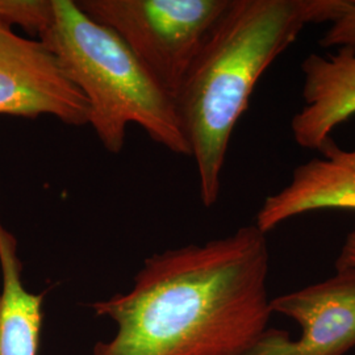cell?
<instances>
[{"label":"cell","mask_w":355,"mask_h":355,"mask_svg":"<svg viewBox=\"0 0 355 355\" xmlns=\"http://www.w3.org/2000/svg\"><path fill=\"white\" fill-rule=\"evenodd\" d=\"M266 234H232L146 258L133 287L91 304L117 330L94 355H245L267 330Z\"/></svg>","instance_id":"6da1fadb"},{"label":"cell","mask_w":355,"mask_h":355,"mask_svg":"<svg viewBox=\"0 0 355 355\" xmlns=\"http://www.w3.org/2000/svg\"><path fill=\"white\" fill-rule=\"evenodd\" d=\"M347 0H232L175 96L205 208L220 198L234 128L267 69L312 24L331 23Z\"/></svg>","instance_id":"7a4b0ae2"},{"label":"cell","mask_w":355,"mask_h":355,"mask_svg":"<svg viewBox=\"0 0 355 355\" xmlns=\"http://www.w3.org/2000/svg\"><path fill=\"white\" fill-rule=\"evenodd\" d=\"M38 37L85 96L89 125L103 148L123 152L129 124L177 155L191 157L175 99L161 87L114 32L83 12L76 0H51Z\"/></svg>","instance_id":"3957f363"},{"label":"cell","mask_w":355,"mask_h":355,"mask_svg":"<svg viewBox=\"0 0 355 355\" xmlns=\"http://www.w3.org/2000/svg\"><path fill=\"white\" fill-rule=\"evenodd\" d=\"M232 0H76L110 28L174 99L192 61Z\"/></svg>","instance_id":"277c9868"},{"label":"cell","mask_w":355,"mask_h":355,"mask_svg":"<svg viewBox=\"0 0 355 355\" xmlns=\"http://www.w3.org/2000/svg\"><path fill=\"white\" fill-rule=\"evenodd\" d=\"M272 313L295 320L302 334L268 329L245 355H343L355 347V267H336L318 283L270 300Z\"/></svg>","instance_id":"5b68a950"},{"label":"cell","mask_w":355,"mask_h":355,"mask_svg":"<svg viewBox=\"0 0 355 355\" xmlns=\"http://www.w3.org/2000/svg\"><path fill=\"white\" fill-rule=\"evenodd\" d=\"M0 114L51 116L66 125L89 123L82 92L40 38L21 37L0 16Z\"/></svg>","instance_id":"8992f818"},{"label":"cell","mask_w":355,"mask_h":355,"mask_svg":"<svg viewBox=\"0 0 355 355\" xmlns=\"http://www.w3.org/2000/svg\"><path fill=\"white\" fill-rule=\"evenodd\" d=\"M318 153L296 166L290 182L263 200L254 223L261 232L267 234L311 212L355 211V148L343 149L330 139Z\"/></svg>","instance_id":"52a82bcc"},{"label":"cell","mask_w":355,"mask_h":355,"mask_svg":"<svg viewBox=\"0 0 355 355\" xmlns=\"http://www.w3.org/2000/svg\"><path fill=\"white\" fill-rule=\"evenodd\" d=\"M304 105L292 116L296 145L320 150L336 128L355 114V49L312 53L302 62Z\"/></svg>","instance_id":"ba28073f"},{"label":"cell","mask_w":355,"mask_h":355,"mask_svg":"<svg viewBox=\"0 0 355 355\" xmlns=\"http://www.w3.org/2000/svg\"><path fill=\"white\" fill-rule=\"evenodd\" d=\"M0 268V355H38L44 293L24 287L17 241L1 223Z\"/></svg>","instance_id":"9c48e42d"},{"label":"cell","mask_w":355,"mask_h":355,"mask_svg":"<svg viewBox=\"0 0 355 355\" xmlns=\"http://www.w3.org/2000/svg\"><path fill=\"white\" fill-rule=\"evenodd\" d=\"M51 0H0V16L32 36L42 32L51 19Z\"/></svg>","instance_id":"30bf717a"},{"label":"cell","mask_w":355,"mask_h":355,"mask_svg":"<svg viewBox=\"0 0 355 355\" xmlns=\"http://www.w3.org/2000/svg\"><path fill=\"white\" fill-rule=\"evenodd\" d=\"M328 49H355V0H347L346 7L331 23L320 40Z\"/></svg>","instance_id":"8fae6325"},{"label":"cell","mask_w":355,"mask_h":355,"mask_svg":"<svg viewBox=\"0 0 355 355\" xmlns=\"http://www.w3.org/2000/svg\"><path fill=\"white\" fill-rule=\"evenodd\" d=\"M336 267H355V228L346 236Z\"/></svg>","instance_id":"7c38bea8"}]
</instances>
